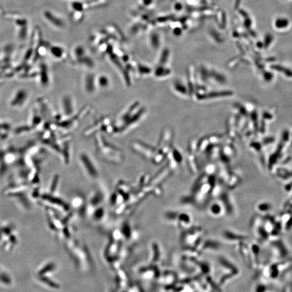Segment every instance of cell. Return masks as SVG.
<instances>
[{"mask_svg":"<svg viewBox=\"0 0 292 292\" xmlns=\"http://www.w3.org/2000/svg\"><path fill=\"white\" fill-rule=\"evenodd\" d=\"M145 109L139 101L128 106L114 122V133L121 134L130 130L139 124L145 114Z\"/></svg>","mask_w":292,"mask_h":292,"instance_id":"1","label":"cell"},{"mask_svg":"<svg viewBox=\"0 0 292 292\" xmlns=\"http://www.w3.org/2000/svg\"><path fill=\"white\" fill-rule=\"evenodd\" d=\"M76 106L74 98L70 95H67L63 99V111L66 117L70 118L75 115Z\"/></svg>","mask_w":292,"mask_h":292,"instance_id":"4","label":"cell"},{"mask_svg":"<svg viewBox=\"0 0 292 292\" xmlns=\"http://www.w3.org/2000/svg\"><path fill=\"white\" fill-rule=\"evenodd\" d=\"M83 86L84 90L88 94H93L98 90L96 84V75L88 73L84 77Z\"/></svg>","mask_w":292,"mask_h":292,"instance_id":"3","label":"cell"},{"mask_svg":"<svg viewBox=\"0 0 292 292\" xmlns=\"http://www.w3.org/2000/svg\"><path fill=\"white\" fill-rule=\"evenodd\" d=\"M95 140L97 152L101 158L109 161H114L113 160H115L117 162L119 161L118 160L121 161L122 159V155L120 150L108 143L101 133L96 134Z\"/></svg>","mask_w":292,"mask_h":292,"instance_id":"2","label":"cell"},{"mask_svg":"<svg viewBox=\"0 0 292 292\" xmlns=\"http://www.w3.org/2000/svg\"><path fill=\"white\" fill-rule=\"evenodd\" d=\"M96 84L98 89L107 90L111 87L112 82L107 74L101 73L96 75Z\"/></svg>","mask_w":292,"mask_h":292,"instance_id":"5","label":"cell"}]
</instances>
